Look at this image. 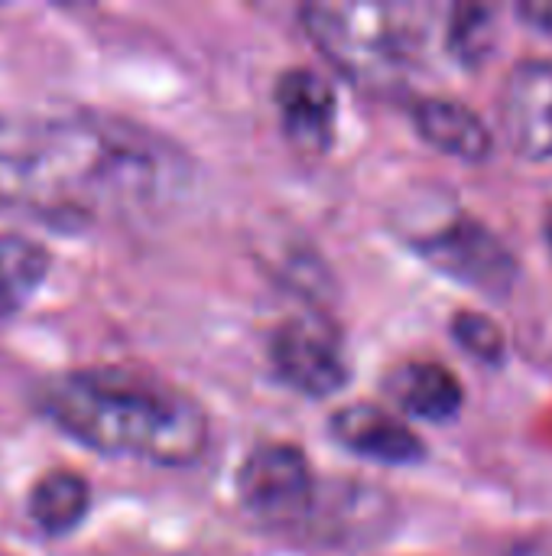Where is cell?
Here are the masks:
<instances>
[{"instance_id":"6","label":"cell","mask_w":552,"mask_h":556,"mask_svg":"<svg viewBox=\"0 0 552 556\" xmlns=\"http://www.w3.org/2000/svg\"><path fill=\"white\" fill-rule=\"evenodd\" d=\"M270 362L280 381L306 397H329L351 378L342 332L325 313L286 319L270 336Z\"/></svg>"},{"instance_id":"8","label":"cell","mask_w":552,"mask_h":556,"mask_svg":"<svg viewBox=\"0 0 552 556\" xmlns=\"http://www.w3.org/2000/svg\"><path fill=\"white\" fill-rule=\"evenodd\" d=\"M498 114L508 143L524 160L552 156V59H521L501 85Z\"/></svg>"},{"instance_id":"1","label":"cell","mask_w":552,"mask_h":556,"mask_svg":"<svg viewBox=\"0 0 552 556\" xmlns=\"http://www.w3.org/2000/svg\"><path fill=\"white\" fill-rule=\"evenodd\" d=\"M185 153L133 121L98 111L0 114V205L78 231L166 205Z\"/></svg>"},{"instance_id":"10","label":"cell","mask_w":552,"mask_h":556,"mask_svg":"<svg viewBox=\"0 0 552 556\" xmlns=\"http://www.w3.org/2000/svg\"><path fill=\"white\" fill-rule=\"evenodd\" d=\"M332 437L358 456L410 466L426 456L423 440L377 404H348L332 414Z\"/></svg>"},{"instance_id":"17","label":"cell","mask_w":552,"mask_h":556,"mask_svg":"<svg viewBox=\"0 0 552 556\" xmlns=\"http://www.w3.org/2000/svg\"><path fill=\"white\" fill-rule=\"evenodd\" d=\"M517 13H521L527 23H534L537 29H543V33H550L552 36V0H524V3L517 7Z\"/></svg>"},{"instance_id":"15","label":"cell","mask_w":552,"mask_h":556,"mask_svg":"<svg viewBox=\"0 0 552 556\" xmlns=\"http://www.w3.org/2000/svg\"><path fill=\"white\" fill-rule=\"evenodd\" d=\"M449 49L465 65H482L498 39V13L485 3H455L446 26Z\"/></svg>"},{"instance_id":"11","label":"cell","mask_w":552,"mask_h":556,"mask_svg":"<svg viewBox=\"0 0 552 556\" xmlns=\"http://www.w3.org/2000/svg\"><path fill=\"white\" fill-rule=\"evenodd\" d=\"M413 121H416V130L433 147H439L459 160H468V163L488 160V153L495 147L491 130L482 121V114L459 98H446V94L420 98L413 104Z\"/></svg>"},{"instance_id":"14","label":"cell","mask_w":552,"mask_h":556,"mask_svg":"<svg viewBox=\"0 0 552 556\" xmlns=\"http://www.w3.org/2000/svg\"><path fill=\"white\" fill-rule=\"evenodd\" d=\"M49 251L16 231L0 235V319H13L49 277Z\"/></svg>"},{"instance_id":"2","label":"cell","mask_w":552,"mask_h":556,"mask_svg":"<svg viewBox=\"0 0 552 556\" xmlns=\"http://www.w3.org/2000/svg\"><path fill=\"white\" fill-rule=\"evenodd\" d=\"M42 414L78 443L156 466H192L208 450V414L169 384L124 368H81L39 388Z\"/></svg>"},{"instance_id":"9","label":"cell","mask_w":552,"mask_h":556,"mask_svg":"<svg viewBox=\"0 0 552 556\" xmlns=\"http://www.w3.org/2000/svg\"><path fill=\"white\" fill-rule=\"evenodd\" d=\"M277 114L286 130V137L306 150V153H322L332 137H335V121H338V101L332 81H325L312 68H286L277 78L273 88Z\"/></svg>"},{"instance_id":"3","label":"cell","mask_w":552,"mask_h":556,"mask_svg":"<svg viewBox=\"0 0 552 556\" xmlns=\"http://www.w3.org/2000/svg\"><path fill=\"white\" fill-rule=\"evenodd\" d=\"M410 13V7L335 0L303 7V26L348 81L374 94H394L407 85L420 42Z\"/></svg>"},{"instance_id":"5","label":"cell","mask_w":552,"mask_h":556,"mask_svg":"<svg viewBox=\"0 0 552 556\" xmlns=\"http://www.w3.org/2000/svg\"><path fill=\"white\" fill-rule=\"evenodd\" d=\"M416 251L452 280H462L488 296H508L517 280V254L491 225L472 215H455L420 235Z\"/></svg>"},{"instance_id":"18","label":"cell","mask_w":552,"mask_h":556,"mask_svg":"<svg viewBox=\"0 0 552 556\" xmlns=\"http://www.w3.org/2000/svg\"><path fill=\"white\" fill-rule=\"evenodd\" d=\"M547 238H550V244H552V208L547 212Z\"/></svg>"},{"instance_id":"13","label":"cell","mask_w":552,"mask_h":556,"mask_svg":"<svg viewBox=\"0 0 552 556\" xmlns=\"http://www.w3.org/2000/svg\"><path fill=\"white\" fill-rule=\"evenodd\" d=\"M88 505H91L88 482L68 469H52L39 476L29 492V518L49 538H62L75 531L85 521Z\"/></svg>"},{"instance_id":"4","label":"cell","mask_w":552,"mask_h":556,"mask_svg":"<svg viewBox=\"0 0 552 556\" xmlns=\"http://www.w3.org/2000/svg\"><path fill=\"white\" fill-rule=\"evenodd\" d=\"M316 476L306 453L293 443H264L257 446L241 472H238V495L241 505L267 528L293 534L306 518L316 498Z\"/></svg>"},{"instance_id":"16","label":"cell","mask_w":552,"mask_h":556,"mask_svg":"<svg viewBox=\"0 0 552 556\" xmlns=\"http://www.w3.org/2000/svg\"><path fill=\"white\" fill-rule=\"evenodd\" d=\"M452 336L455 342L478 362H488V365H501L504 355H508V336L504 329L498 326V319L485 316V313H475V309H459L452 316Z\"/></svg>"},{"instance_id":"12","label":"cell","mask_w":552,"mask_h":556,"mask_svg":"<svg viewBox=\"0 0 552 556\" xmlns=\"http://www.w3.org/2000/svg\"><path fill=\"white\" fill-rule=\"evenodd\" d=\"M390 397L420 420H452L465 404V388L442 362H407L387 378Z\"/></svg>"},{"instance_id":"7","label":"cell","mask_w":552,"mask_h":556,"mask_svg":"<svg viewBox=\"0 0 552 556\" xmlns=\"http://www.w3.org/2000/svg\"><path fill=\"white\" fill-rule=\"evenodd\" d=\"M394 525V505L381 489L355 485V482H332L319 485L316 498L293 534L309 538L316 544H368Z\"/></svg>"}]
</instances>
